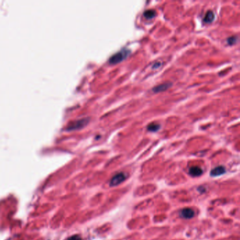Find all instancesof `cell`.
Returning <instances> with one entry per match:
<instances>
[{"label":"cell","mask_w":240,"mask_h":240,"mask_svg":"<svg viewBox=\"0 0 240 240\" xmlns=\"http://www.w3.org/2000/svg\"><path fill=\"white\" fill-rule=\"evenodd\" d=\"M130 54V50L127 49H121L120 52L113 55L111 58L109 59V64L111 65H115L121 63L129 56Z\"/></svg>","instance_id":"obj_1"},{"label":"cell","mask_w":240,"mask_h":240,"mask_svg":"<svg viewBox=\"0 0 240 240\" xmlns=\"http://www.w3.org/2000/svg\"><path fill=\"white\" fill-rule=\"evenodd\" d=\"M127 178V175L124 172H119L112 177V179L110 181V186L115 187L121 184L126 180Z\"/></svg>","instance_id":"obj_2"},{"label":"cell","mask_w":240,"mask_h":240,"mask_svg":"<svg viewBox=\"0 0 240 240\" xmlns=\"http://www.w3.org/2000/svg\"><path fill=\"white\" fill-rule=\"evenodd\" d=\"M172 85L171 83H165L161 84L159 85L156 86V87L153 88L152 90L153 92H156V93L164 92V91L168 90L170 87H171Z\"/></svg>","instance_id":"obj_3"},{"label":"cell","mask_w":240,"mask_h":240,"mask_svg":"<svg viewBox=\"0 0 240 240\" xmlns=\"http://www.w3.org/2000/svg\"><path fill=\"white\" fill-rule=\"evenodd\" d=\"M180 215L184 219H189L192 218L194 215V212L192 209L189 208H186L182 209L180 212Z\"/></svg>","instance_id":"obj_4"},{"label":"cell","mask_w":240,"mask_h":240,"mask_svg":"<svg viewBox=\"0 0 240 240\" xmlns=\"http://www.w3.org/2000/svg\"><path fill=\"white\" fill-rule=\"evenodd\" d=\"M225 172V168L224 166H222V165H220V166L214 168L211 170V176L213 177H217L224 174Z\"/></svg>","instance_id":"obj_5"},{"label":"cell","mask_w":240,"mask_h":240,"mask_svg":"<svg viewBox=\"0 0 240 240\" xmlns=\"http://www.w3.org/2000/svg\"><path fill=\"white\" fill-rule=\"evenodd\" d=\"M203 170L201 168L197 167V166H194L190 168L189 169V174L191 175L193 177H199L200 176L201 174H202Z\"/></svg>","instance_id":"obj_6"},{"label":"cell","mask_w":240,"mask_h":240,"mask_svg":"<svg viewBox=\"0 0 240 240\" xmlns=\"http://www.w3.org/2000/svg\"><path fill=\"white\" fill-rule=\"evenodd\" d=\"M215 19V14L212 11H208L206 14L205 17L203 18V21L206 23H212Z\"/></svg>","instance_id":"obj_7"},{"label":"cell","mask_w":240,"mask_h":240,"mask_svg":"<svg viewBox=\"0 0 240 240\" xmlns=\"http://www.w3.org/2000/svg\"><path fill=\"white\" fill-rule=\"evenodd\" d=\"M143 16L146 19H152L155 17L156 12L153 10H146L144 12Z\"/></svg>","instance_id":"obj_8"},{"label":"cell","mask_w":240,"mask_h":240,"mask_svg":"<svg viewBox=\"0 0 240 240\" xmlns=\"http://www.w3.org/2000/svg\"><path fill=\"white\" fill-rule=\"evenodd\" d=\"M160 128H161L160 125L155 124V123H152V124H149L147 126V130H148L149 131L153 132V133H154V132L158 131V130L160 129Z\"/></svg>","instance_id":"obj_9"},{"label":"cell","mask_w":240,"mask_h":240,"mask_svg":"<svg viewBox=\"0 0 240 240\" xmlns=\"http://www.w3.org/2000/svg\"><path fill=\"white\" fill-rule=\"evenodd\" d=\"M237 39V38L236 36H232V37H230L227 40V42L229 45H234L235 42H236Z\"/></svg>","instance_id":"obj_10"},{"label":"cell","mask_w":240,"mask_h":240,"mask_svg":"<svg viewBox=\"0 0 240 240\" xmlns=\"http://www.w3.org/2000/svg\"><path fill=\"white\" fill-rule=\"evenodd\" d=\"M68 240H82V239L79 235H73V236L69 237Z\"/></svg>","instance_id":"obj_11"}]
</instances>
